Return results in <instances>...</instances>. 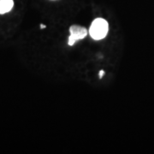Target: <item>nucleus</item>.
Masks as SVG:
<instances>
[{
    "label": "nucleus",
    "instance_id": "obj_1",
    "mask_svg": "<svg viewBox=\"0 0 154 154\" xmlns=\"http://www.w3.org/2000/svg\"><path fill=\"white\" fill-rule=\"evenodd\" d=\"M109 31V24L102 18H97L92 22L89 28V34L95 40L103 39Z\"/></svg>",
    "mask_w": 154,
    "mask_h": 154
},
{
    "label": "nucleus",
    "instance_id": "obj_5",
    "mask_svg": "<svg viewBox=\"0 0 154 154\" xmlns=\"http://www.w3.org/2000/svg\"><path fill=\"white\" fill-rule=\"evenodd\" d=\"M46 28V26H45V25H43V24H41V25H40V28H42V29H43V28Z\"/></svg>",
    "mask_w": 154,
    "mask_h": 154
},
{
    "label": "nucleus",
    "instance_id": "obj_4",
    "mask_svg": "<svg viewBox=\"0 0 154 154\" xmlns=\"http://www.w3.org/2000/svg\"><path fill=\"white\" fill-rule=\"evenodd\" d=\"M104 75H105V71H104V70H100V71H99V78H100V79L104 76Z\"/></svg>",
    "mask_w": 154,
    "mask_h": 154
},
{
    "label": "nucleus",
    "instance_id": "obj_3",
    "mask_svg": "<svg viewBox=\"0 0 154 154\" xmlns=\"http://www.w3.org/2000/svg\"><path fill=\"white\" fill-rule=\"evenodd\" d=\"M14 6L13 0H0V14H6L12 10Z\"/></svg>",
    "mask_w": 154,
    "mask_h": 154
},
{
    "label": "nucleus",
    "instance_id": "obj_2",
    "mask_svg": "<svg viewBox=\"0 0 154 154\" xmlns=\"http://www.w3.org/2000/svg\"><path fill=\"white\" fill-rule=\"evenodd\" d=\"M69 33L70 35L69 37L68 44L69 45H73L76 43L77 40L82 39L88 34V31L87 28L80 26H71L69 28Z\"/></svg>",
    "mask_w": 154,
    "mask_h": 154
}]
</instances>
